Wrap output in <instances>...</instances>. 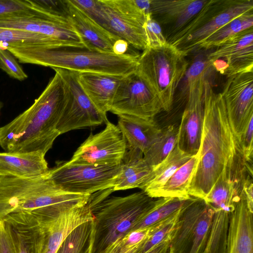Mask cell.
<instances>
[{
  "label": "cell",
  "mask_w": 253,
  "mask_h": 253,
  "mask_svg": "<svg viewBox=\"0 0 253 253\" xmlns=\"http://www.w3.org/2000/svg\"><path fill=\"white\" fill-rule=\"evenodd\" d=\"M203 104L199 158L188 189L190 196L202 199L220 178L243 186L247 175L253 176V166L246 161L231 129L222 95L214 92L206 77Z\"/></svg>",
  "instance_id": "obj_1"
},
{
  "label": "cell",
  "mask_w": 253,
  "mask_h": 253,
  "mask_svg": "<svg viewBox=\"0 0 253 253\" xmlns=\"http://www.w3.org/2000/svg\"><path fill=\"white\" fill-rule=\"evenodd\" d=\"M53 69L54 76L33 104L0 127V146L5 152L46 154L60 135L57 126L68 87L58 70Z\"/></svg>",
  "instance_id": "obj_2"
},
{
  "label": "cell",
  "mask_w": 253,
  "mask_h": 253,
  "mask_svg": "<svg viewBox=\"0 0 253 253\" xmlns=\"http://www.w3.org/2000/svg\"><path fill=\"white\" fill-rule=\"evenodd\" d=\"M21 63L78 73L91 72L126 76L134 72L140 54L122 55L101 52L85 46L10 45L5 47Z\"/></svg>",
  "instance_id": "obj_3"
},
{
  "label": "cell",
  "mask_w": 253,
  "mask_h": 253,
  "mask_svg": "<svg viewBox=\"0 0 253 253\" xmlns=\"http://www.w3.org/2000/svg\"><path fill=\"white\" fill-rule=\"evenodd\" d=\"M154 201L143 191L106 198L92 208L93 228L90 253H102L123 239L152 207Z\"/></svg>",
  "instance_id": "obj_4"
},
{
  "label": "cell",
  "mask_w": 253,
  "mask_h": 253,
  "mask_svg": "<svg viewBox=\"0 0 253 253\" xmlns=\"http://www.w3.org/2000/svg\"><path fill=\"white\" fill-rule=\"evenodd\" d=\"M86 199L85 195L68 192L57 187L47 173L34 178L0 174V220L14 212L65 203H81Z\"/></svg>",
  "instance_id": "obj_5"
},
{
  "label": "cell",
  "mask_w": 253,
  "mask_h": 253,
  "mask_svg": "<svg viewBox=\"0 0 253 253\" xmlns=\"http://www.w3.org/2000/svg\"><path fill=\"white\" fill-rule=\"evenodd\" d=\"M186 55L168 42L147 47L140 54L135 72L157 97L163 111L172 109L176 90L188 68Z\"/></svg>",
  "instance_id": "obj_6"
},
{
  "label": "cell",
  "mask_w": 253,
  "mask_h": 253,
  "mask_svg": "<svg viewBox=\"0 0 253 253\" xmlns=\"http://www.w3.org/2000/svg\"><path fill=\"white\" fill-rule=\"evenodd\" d=\"M253 10V0H208L199 12L167 42L184 54L199 45L219 28L240 15Z\"/></svg>",
  "instance_id": "obj_7"
},
{
  "label": "cell",
  "mask_w": 253,
  "mask_h": 253,
  "mask_svg": "<svg viewBox=\"0 0 253 253\" xmlns=\"http://www.w3.org/2000/svg\"><path fill=\"white\" fill-rule=\"evenodd\" d=\"M122 169L116 166H94L60 162L47 175L57 187L72 193L91 195L113 188Z\"/></svg>",
  "instance_id": "obj_8"
},
{
  "label": "cell",
  "mask_w": 253,
  "mask_h": 253,
  "mask_svg": "<svg viewBox=\"0 0 253 253\" xmlns=\"http://www.w3.org/2000/svg\"><path fill=\"white\" fill-rule=\"evenodd\" d=\"M56 69L68 87L67 99L57 129L60 135L72 130L106 123L105 118L85 95L78 81V72Z\"/></svg>",
  "instance_id": "obj_9"
},
{
  "label": "cell",
  "mask_w": 253,
  "mask_h": 253,
  "mask_svg": "<svg viewBox=\"0 0 253 253\" xmlns=\"http://www.w3.org/2000/svg\"><path fill=\"white\" fill-rule=\"evenodd\" d=\"M100 132L90 134L75 152L69 162L94 166H116L121 164L126 151V140L117 125L105 123Z\"/></svg>",
  "instance_id": "obj_10"
},
{
  "label": "cell",
  "mask_w": 253,
  "mask_h": 253,
  "mask_svg": "<svg viewBox=\"0 0 253 253\" xmlns=\"http://www.w3.org/2000/svg\"><path fill=\"white\" fill-rule=\"evenodd\" d=\"M0 27L42 35L59 45L84 46L68 19L49 17L30 9L0 16Z\"/></svg>",
  "instance_id": "obj_11"
},
{
  "label": "cell",
  "mask_w": 253,
  "mask_h": 253,
  "mask_svg": "<svg viewBox=\"0 0 253 253\" xmlns=\"http://www.w3.org/2000/svg\"><path fill=\"white\" fill-rule=\"evenodd\" d=\"M161 104L135 71L124 76L116 90L109 111L144 119H154L162 111Z\"/></svg>",
  "instance_id": "obj_12"
},
{
  "label": "cell",
  "mask_w": 253,
  "mask_h": 253,
  "mask_svg": "<svg viewBox=\"0 0 253 253\" xmlns=\"http://www.w3.org/2000/svg\"><path fill=\"white\" fill-rule=\"evenodd\" d=\"M227 78L221 94L230 126L238 140L253 119V71Z\"/></svg>",
  "instance_id": "obj_13"
},
{
  "label": "cell",
  "mask_w": 253,
  "mask_h": 253,
  "mask_svg": "<svg viewBox=\"0 0 253 253\" xmlns=\"http://www.w3.org/2000/svg\"><path fill=\"white\" fill-rule=\"evenodd\" d=\"M91 18L109 32L126 41L129 45L142 50L148 47L144 28L145 21L122 11L114 0H97Z\"/></svg>",
  "instance_id": "obj_14"
},
{
  "label": "cell",
  "mask_w": 253,
  "mask_h": 253,
  "mask_svg": "<svg viewBox=\"0 0 253 253\" xmlns=\"http://www.w3.org/2000/svg\"><path fill=\"white\" fill-rule=\"evenodd\" d=\"M205 76L189 89L187 101L179 125L176 145L182 151L195 155L199 150L204 119L203 92Z\"/></svg>",
  "instance_id": "obj_15"
},
{
  "label": "cell",
  "mask_w": 253,
  "mask_h": 253,
  "mask_svg": "<svg viewBox=\"0 0 253 253\" xmlns=\"http://www.w3.org/2000/svg\"><path fill=\"white\" fill-rule=\"evenodd\" d=\"M219 59H224L227 68V77L253 71V29L241 31L230 37L208 56L210 65Z\"/></svg>",
  "instance_id": "obj_16"
},
{
  "label": "cell",
  "mask_w": 253,
  "mask_h": 253,
  "mask_svg": "<svg viewBox=\"0 0 253 253\" xmlns=\"http://www.w3.org/2000/svg\"><path fill=\"white\" fill-rule=\"evenodd\" d=\"M208 0H151V14L161 25L168 28L166 40L185 26Z\"/></svg>",
  "instance_id": "obj_17"
},
{
  "label": "cell",
  "mask_w": 253,
  "mask_h": 253,
  "mask_svg": "<svg viewBox=\"0 0 253 253\" xmlns=\"http://www.w3.org/2000/svg\"><path fill=\"white\" fill-rule=\"evenodd\" d=\"M1 220L8 234L12 253H40L39 226L33 210L12 213Z\"/></svg>",
  "instance_id": "obj_18"
},
{
  "label": "cell",
  "mask_w": 253,
  "mask_h": 253,
  "mask_svg": "<svg viewBox=\"0 0 253 253\" xmlns=\"http://www.w3.org/2000/svg\"><path fill=\"white\" fill-rule=\"evenodd\" d=\"M66 2L68 20L80 36L84 46L101 52L113 53L114 44L121 38L98 24L70 0H66Z\"/></svg>",
  "instance_id": "obj_19"
},
{
  "label": "cell",
  "mask_w": 253,
  "mask_h": 253,
  "mask_svg": "<svg viewBox=\"0 0 253 253\" xmlns=\"http://www.w3.org/2000/svg\"><path fill=\"white\" fill-rule=\"evenodd\" d=\"M124 76L78 72V81L82 89L98 111L105 117L109 111L119 85Z\"/></svg>",
  "instance_id": "obj_20"
},
{
  "label": "cell",
  "mask_w": 253,
  "mask_h": 253,
  "mask_svg": "<svg viewBox=\"0 0 253 253\" xmlns=\"http://www.w3.org/2000/svg\"><path fill=\"white\" fill-rule=\"evenodd\" d=\"M45 155L40 151L0 152V174L26 178L43 176L49 169Z\"/></svg>",
  "instance_id": "obj_21"
},
{
  "label": "cell",
  "mask_w": 253,
  "mask_h": 253,
  "mask_svg": "<svg viewBox=\"0 0 253 253\" xmlns=\"http://www.w3.org/2000/svg\"><path fill=\"white\" fill-rule=\"evenodd\" d=\"M207 205L204 199L192 197L181 210L171 234L172 253H187L198 221Z\"/></svg>",
  "instance_id": "obj_22"
},
{
  "label": "cell",
  "mask_w": 253,
  "mask_h": 253,
  "mask_svg": "<svg viewBox=\"0 0 253 253\" xmlns=\"http://www.w3.org/2000/svg\"><path fill=\"white\" fill-rule=\"evenodd\" d=\"M117 126L126 143V148L144 154L161 132L154 119L146 120L127 115H119Z\"/></svg>",
  "instance_id": "obj_23"
},
{
  "label": "cell",
  "mask_w": 253,
  "mask_h": 253,
  "mask_svg": "<svg viewBox=\"0 0 253 253\" xmlns=\"http://www.w3.org/2000/svg\"><path fill=\"white\" fill-rule=\"evenodd\" d=\"M121 166L114 191L140 188L149 179L153 169L144 161L142 152L127 148Z\"/></svg>",
  "instance_id": "obj_24"
},
{
  "label": "cell",
  "mask_w": 253,
  "mask_h": 253,
  "mask_svg": "<svg viewBox=\"0 0 253 253\" xmlns=\"http://www.w3.org/2000/svg\"><path fill=\"white\" fill-rule=\"evenodd\" d=\"M193 156L176 145L162 162L153 167L149 179L140 189L150 197L156 198L158 193L176 169Z\"/></svg>",
  "instance_id": "obj_25"
},
{
  "label": "cell",
  "mask_w": 253,
  "mask_h": 253,
  "mask_svg": "<svg viewBox=\"0 0 253 253\" xmlns=\"http://www.w3.org/2000/svg\"><path fill=\"white\" fill-rule=\"evenodd\" d=\"M197 153L180 166L170 176L156 198L169 197L188 199V189L198 161Z\"/></svg>",
  "instance_id": "obj_26"
},
{
  "label": "cell",
  "mask_w": 253,
  "mask_h": 253,
  "mask_svg": "<svg viewBox=\"0 0 253 253\" xmlns=\"http://www.w3.org/2000/svg\"><path fill=\"white\" fill-rule=\"evenodd\" d=\"M178 126L169 125L164 129L143 154V159L153 167L162 162L177 144Z\"/></svg>",
  "instance_id": "obj_27"
},
{
  "label": "cell",
  "mask_w": 253,
  "mask_h": 253,
  "mask_svg": "<svg viewBox=\"0 0 253 253\" xmlns=\"http://www.w3.org/2000/svg\"><path fill=\"white\" fill-rule=\"evenodd\" d=\"M242 190V186L220 178L204 200L212 208H221L232 212Z\"/></svg>",
  "instance_id": "obj_28"
},
{
  "label": "cell",
  "mask_w": 253,
  "mask_h": 253,
  "mask_svg": "<svg viewBox=\"0 0 253 253\" xmlns=\"http://www.w3.org/2000/svg\"><path fill=\"white\" fill-rule=\"evenodd\" d=\"M191 197L188 199L159 198L158 200L154 201L152 207L131 231L148 227L165 219L183 208Z\"/></svg>",
  "instance_id": "obj_29"
},
{
  "label": "cell",
  "mask_w": 253,
  "mask_h": 253,
  "mask_svg": "<svg viewBox=\"0 0 253 253\" xmlns=\"http://www.w3.org/2000/svg\"><path fill=\"white\" fill-rule=\"evenodd\" d=\"M253 10H252L234 18L219 28L201 44L198 49L215 48L230 37L241 31L253 28Z\"/></svg>",
  "instance_id": "obj_30"
},
{
  "label": "cell",
  "mask_w": 253,
  "mask_h": 253,
  "mask_svg": "<svg viewBox=\"0 0 253 253\" xmlns=\"http://www.w3.org/2000/svg\"><path fill=\"white\" fill-rule=\"evenodd\" d=\"M93 228V220L75 228L62 243L56 253H90Z\"/></svg>",
  "instance_id": "obj_31"
},
{
  "label": "cell",
  "mask_w": 253,
  "mask_h": 253,
  "mask_svg": "<svg viewBox=\"0 0 253 253\" xmlns=\"http://www.w3.org/2000/svg\"><path fill=\"white\" fill-rule=\"evenodd\" d=\"M59 45L46 36L16 29L0 27V47L10 45Z\"/></svg>",
  "instance_id": "obj_32"
},
{
  "label": "cell",
  "mask_w": 253,
  "mask_h": 253,
  "mask_svg": "<svg viewBox=\"0 0 253 253\" xmlns=\"http://www.w3.org/2000/svg\"><path fill=\"white\" fill-rule=\"evenodd\" d=\"M213 213V209L207 204L198 221L187 253H204L209 236Z\"/></svg>",
  "instance_id": "obj_33"
},
{
  "label": "cell",
  "mask_w": 253,
  "mask_h": 253,
  "mask_svg": "<svg viewBox=\"0 0 253 253\" xmlns=\"http://www.w3.org/2000/svg\"><path fill=\"white\" fill-rule=\"evenodd\" d=\"M182 208L171 215L156 223L153 232L143 244L139 253H146L165 240L173 231Z\"/></svg>",
  "instance_id": "obj_34"
},
{
  "label": "cell",
  "mask_w": 253,
  "mask_h": 253,
  "mask_svg": "<svg viewBox=\"0 0 253 253\" xmlns=\"http://www.w3.org/2000/svg\"><path fill=\"white\" fill-rule=\"evenodd\" d=\"M25 0L28 8L36 13L51 18L68 19L66 0Z\"/></svg>",
  "instance_id": "obj_35"
},
{
  "label": "cell",
  "mask_w": 253,
  "mask_h": 253,
  "mask_svg": "<svg viewBox=\"0 0 253 253\" xmlns=\"http://www.w3.org/2000/svg\"><path fill=\"white\" fill-rule=\"evenodd\" d=\"M0 69L10 77L19 81H23L28 78L15 57L8 49L2 47H0Z\"/></svg>",
  "instance_id": "obj_36"
},
{
  "label": "cell",
  "mask_w": 253,
  "mask_h": 253,
  "mask_svg": "<svg viewBox=\"0 0 253 253\" xmlns=\"http://www.w3.org/2000/svg\"><path fill=\"white\" fill-rule=\"evenodd\" d=\"M144 28L147 38L148 47L161 46L167 43L161 25L150 14L146 17Z\"/></svg>",
  "instance_id": "obj_37"
},
{
  "label": "cell",
  "mask_w": 253,
  "mask_h": 253,
  "mask_svg": "<svg viewBox=\"0 0 253 253\" xmlns=\"http://www.w3.org/2000/svg\"><path fill=\"white\" fill-rule=\"evenodd\" d=\"M211 65L208 60L197 59L188 68L183 81L184 93H188L189 88L202 77L205 76L209 66Z\"/></svg>",
  "instance_id": "obj_38"
},
{
  "label": "cell",
  "mask_w": 253,
  "mask_h": 253,
  "mask_svg": "<svg viewBox=\"0 0 253 253\" xmlns=\"http://www.w3.org/2000/svg\"><path fill=\"white\" fill-rule=\"evenodd\" d=\"M238 141L246 161L253 166V119L251 120Z\"/></svg>",
  "instance_id": "obj_39"
},
{
  "label": "cell",
  "mask_w": 253,
  "mask_h": 253,
  "mask_svg": "<svg viewBox=\"0 0 253 253\" xmlns=\"http://www.w3.org/2000/svg\"><path fill=\"white\" fill-rule=\"evenodd\" d=\"M29 9L25 0H0V16Z\"/></svg>",
  "instance_id": "obj_40"
},
{
  "label": "cell",
  "mask_w": 253,
  "mask_h": 253,
  "mask_svg": "<svg viewBox=\"0 0 253 253\" xmlns=\"http://www.w3.org/2000/svg\"><path fill=\"white\" fill-rule=\"evenodd\" d=\"M243 191L249 210L253 212V176L248 175L243 183Z\"/></svg>",
  "instance_id": "obj_41"
},
{
  "label": "cell",
  "mask_w": 253,
  "mask_h": 253,
  "mask_svg": "<svg viewBox=\"0 0 253 253\" xmlns=\"http://www.w3.org/2000/svg\"><path fill=\"white\" fill-rule=\"evenodd\" d=\"M0 253H12L8 234L2 220H0Z\"/></svg>",
  "instance_id": "obj_42"
},
{
  "label": "cell",
  "mask_w": 253,
  "mask_h": 253,
  "mask_svg": "<svg viewBox=\"0 0 253 253\" xmlns=\"http://www.w3.org/2000/svg\"><path fill=\"white\" fill-rule=\"evenodd\" d=\"M131 248L126 247L122 239L116 241L102 253H126Z\"/></svg>",
  "instance_id": "obj_43"
},
{
  "label": "cell",
  "mask_w": 253,
  "mask_h": 253,
  "mask_svg": "<svg viewBox=\"0 0 253 253\" xmlns=\"http://www.w3.org/2000/svg\"><path fill=\"white\" fill-rule=\"evenodd\" d=\"M129 44L125 40H118L113 46V53L116 55H122L127 53Z\"/></svg>",
  "instance_id": "obj_44"
},
{
  "label": "cell",
  "mask_w": 253,
  "mask_h": 253,
  "mask_svg": "<svg viewBox=\"0 0 253 253\" xmlns=\"http://www.w3.org/2000/svg\"><path fill=\"white\" fill-rule=\"evenodd\" d=\"M171 234L162 243L152 248L146 253H169Z\"/></svg>",
  "instance_id": "obj_45"
},
{
  "label": "cell",
  "mask_w": 253,
  "mask_h": 253,
  "mask_svg": "<svg viewBox=\"0 0 253 253\" xmlns=\"http://www.w3.org/2000/svg\"><path fill=\"white\" fill-rule=\"evenodd\" d=\"M211 66L214 68L217 72L223 75L227 68L226 61L222 59L215 60L211 64Z\"/></svg>",
  "instance_id": "obj_46"
},
{
  "label": "cell",
  "mask_w": 253,
  "mask_h": 253,
  "mask_svg": "<svg viewBox=\"0 0 253 253\" xmlns=\"http://www.w3.org/2000/svg\"><path fill=\"white\" fill-rule=\"evenodd\" d=\"M3 106V104L2 102L0 101V112H1V110Z\"/></svg>",
  "instance_id": "obj_47"
},
{
  "label": "cell",
  "mask_w": 253,
  "mask_h": 253,
  "mask_svg": "<svg viewBox=\"0 0 253 253\" xmlns=\"http://www.w3.org/2000/svg\"><path fill=\"white\" fill-rule=\"evenodd\" d=\"M169 253H172V252H171V251L170 250V249H169Z\"/></svg>",
  "instance_id": "obj_48"
},
{
  "label": "cell",
  "mask_w": 253,
  "mask_h": 253,
  "mask_svg": "<svg viewBox=\"0 0 253 253\" xmlns=\"http://www.w3.org/2000/svg\"></svg>",
  "instance_id": "obj_49"
}]
</instances>
